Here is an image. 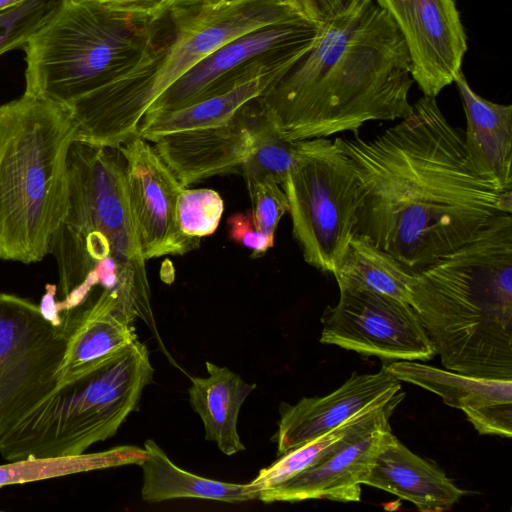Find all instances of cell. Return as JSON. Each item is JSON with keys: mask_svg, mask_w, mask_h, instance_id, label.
Returning <instances> with one entry per match:
<instances>
[{"mask_svg": "<svg viewBox=\"0 0 512 512\" xmlns=\"http://www.w3.org/2000/svg\"><path fill=\"white\" fill-rule=\"evenodd\" d=\"M206 377H191L188 398L191 408L203 423L205 439L231 456L245 450L238 433V417L242 404L256 388L240 375L224 366L205 363Z\"/></svg>", "mask_w": 512, "mask_h": 512, "instance_id": "cell-22", "label": "cell"}, {"mask_svg": "<svg viewBox=\"0 0 512 512\" xmlns=\"http://www.w3.org/2000/svg\"><path fill=\"white\" fill-rule=\"evenodd\" d=\"M76 134L60 103L24 92L0 105V260L31 264L49 254L68 208Z\"/></svg>", "mask_w": 512, "mask_h": 512, "instance_id": "cell-6", "label": "cell"}, {"mask_svg": "<svg viewBox=\"0 0 512 512\" xmlns=\"http://www.w3.org/2000/svg\"><path fill=\"white\" fill-rule=\"evenodd\" d=\"M58 287L55 284H46L45 293L39 306L42 316L54 326H62V317L57 308L56 294Z\"/></svg>", "mask_w": 512, "mask_h": 512, "instance_id": "cell-35", "label": "cell"}, {"mask_svg": "<svg viewBox=\"0 0 512 512\" xmlns=\"http://www.w3.org/2000/svg\"><path fill=\"white\" fill-rule=\"evenodd\" d=\"M382 8L398 29L404 24L413 0H374Z\"/></svg>", "mask_w": 512, "mask_h": 512, "instance_id": "cell-36", "label": "cell"}, {"mask_svg": "<svg viewBox=\"0 0 512 512\" xmlns=\"http://www.w3.org/2000/svg\"><path fill=\"white\" fill-rule=\"evenodd\" d=\"M219 0H173V4L175 3H203V2H213ZM172 4V5H173Z\"/></svg>", "mask_w": 512, "mask_h": 512, "instance_id": "cell-38", "label": "cell"}, {"mask_svg": "<svg viewBox=\"0 0 512 512\" xmlns=\"http://www.w3.org/2000/svg\"><path fill=\"white\" fill-rule=\"evenodd\" d=\"M399 390L400 381L383 366L377 373L353 374L328 395L305 397L294 405L283 403L275 434L278 455L336 428L374 402Z\"/></svg>", "mask_w": 512, "mask_h": 512, "instance_id": "cell-18", "label": "cell"}, {"mask_svg": "<svg viewBox=\"0 0 512 512\" xmlns=\"http://www.w3.org/2000/svg\"><path fill=\"white\" fill-rule=\"evenodd\" d=\"M136 61L109 83L74 101L76 140L115 147L137 133L153 102L200 61L258 28L304 19L292 0H219L175 3Z\"/></svg>", "mask_w": 512, "mask_h": 512, "instance_id": "cell-4", "label": "cell"}, {"mask_svg": "<svg viewBox=\"0 0 512 512\" xmlns=\"http://www.w3.org/2000/svg\"><path fill=\"white\" fill-rule=\"evenodd\" d=\"M224 211L220 194L212 189L183 188L176 202V221L181 232L189 237L212 235Z\"/></svg>", "mask_w": 512, "mask_h": 512, "instance_id": "cell-28", "label": "cell"}, {"mask_svg": "<svg viewBox=\"0 0 512 512\" xmlns=\"http://www.w3.org/2000/svg\"><path fill=\"white\" fill-rule=\"evenodd\" d=\"M410 74L424 96H436L462 70L467 37L454 0H413L399 29Z\"/></svg>", "mask_w": 512, "mask_h": 512, "instance_id": "cell-15", "label": "cell"}, {"mask_svg": "<svg viewBox=\"0 0 512 512\" xmlns=\"http://www.w3.org/2000/svg\"><path fill=\"white\" fill-rule=\"evenodd\" d=\"M253 220L262 232L275 237L278 224L289 211L287 195L271 176L247 183Z\"/></svg>", "mask_w": 512, "mask_h": 512, "instance_id": "cell-30", "label": "cell"}, {"mask_svg": "<svg viewBox=\"0 0 512 512\" xmlns=\"http://www.w3.org/2000/svg\"><path fill=\"white\" fill-rule=\"evenodd\" d=\"M415 272L368 239L354 235L333 276L338 286L373 291L411 305Z\"/></svg>", "mask_w": 512, "mask_h": 512, "instance_id": "cell-25", "label": "cell"}, {"mask_svg": "<svg viewBox=\"0 0 512 512\" xmlns=\"http://www.w3.org/2000/svg\"><path fill=\"white\" fill-rule=\"evenodd\" d=\"M28 0H0V11L16 6Z\"/></svg>", "mask_w": 512, "mask_h": 512, "instance_id": "cell-37", "label": "cell"}, {"mask_svg": "<svg viewBox=\"0 0 512 512\" xmlns=\"http://www.w3.org/2000/svg\"><path fill=\"white\" fill-rule=\"evenodd\" d=\"M309 43L268 56L252 73L222 93L180 109L144 115L136 134L150 141L229 121L245 105L267 93Z\"/></svg>", "mask_w": 512, "mask_h": 512, "instance_id": "cell-19", "label": "cell"}, {"mask_svg": "<svg viewBox=\"0 0 512 512\" xmlns=\"http://www.w3.org/2000/svg\"><path fill=\"white\" fill-rule=\"evenodd\" d=\"M258 107L257 98L223 124L169 133L150 142L184 188L212 176L240 173L251 150Z\"/></svg>", "mask_w": 512, "mask_h": 512, "instance_id": "cell-14", "label": "cell"}, {"mask_svg": "<svg viewBox=\"0 0 512 512\" xmlns=\"http://www.w3.org/2000/svg\"><path fill=\"white\" fill-rule=\"evenodd\" d=\"M228 237L251 250V258H260L274 246L275 237L262 232L256 226L251 211L237 212L228 220Z\"/></svg>", "mask_w": 512, "mask_h": 512, "instance_id": "cell-31", "label": "cell"}, {"mask_svg": "<svg viewBox=\"0 0 512 512\" xmlns=\"http://www.w3.org/2000/svg\"><path fill=\"white\" fill-rule=\"evenodd\" d=\"M54 0H28L0 11V56L22 48L53 5Z\"/></svg>", "mask_w": 512, "mask_h": 512, "instance_id": "cell-29", "label": "cell"}, {"mask_svg": "<svg viewBox=\"0 0 512 512\" xmlns=\"http://www.w3.org/2000/svg\"><path fill=\"white\" fill-rule=\"evenodd\" d=\"M387 369L399 381L439 395L445 404L464 413L487 405L512 402V379L484 378L400 360Z\"/></svg>", "mask_w": 512, "mask_h": 512, "instance_id": "cell-24", "label": "cell"}, {"mask_svg": "<svg viewBox=\"0 0 512 512\" xmlns=\"http://www.w3.org/2000/svg\"><path fill=\"white\" fill-rule=\"evenodd\" d=\"M338 287V302L322 316L321 343L394 361H427L436 355L409 303L373 291Z\"/></svg>", "mask_w": 512, "mask_h": 512, "instance_id": "cell-11", "label": "cell"}, {"mask_svg": "<svg viewBox=\"0 0 512 512\" xmlns=\"http://www.w3.org/2000/svg\"><path fill=\"white\" fill-rule=\"evenodd\" d=\"M413 82L399 29L374 0H359L320 27L259 101L284 138L302 141L409 116Z\"/></svg>", "mask_w": 512, "mask_h": 512, "instance_id": "cell-2", "label": "cell"}, {"mask_svg": "<svg viewBox=\"0 0 512 512\" xmlns=\"http://www.w3.org/2000/svg\"><path fill=\"white\" fill-rule=\"evenodd\" d=\"M456 83L466 115L464 140L480 172L502 191H512V105L477 94L460 70Z\"/></svg>", "mask_w": 512, "mask_h": 512, "instance_id": "cell-21", "label": "cell"}, {"mask_svg": "<svg viewBox=\"0 0 512 512\" xmlns=\"http://www.w3.org/2000/svg\"><path fill=\"white\" fill-rule=\"evenodd\" d=\"M361 483L407 500L422 512L448 510L465 494L438 467L403 445L390 427Z\"/></svg>", "mask_w": 512, "mask_h": 512, "instance_id": "cell-20", "label": "cell"}, {"mask_svg": "<svg viewBox=\"0 0 512 512\" xmlns=\"http://www.w3.org/2000/svg\"><path fill=\"white\" fill-rule=\"evenodd\" d=\"M68 208L50 246L60 299L76 287L106 292L145 324L155 319L146 260L132 214L121 153L79 145L67 158Z\"/></svg>", "mask_w": 512, "mask_h": 512, "instance_id": "cell-5", "label": "cell"}, {"mask_svg": "<svg viewBox=\"0 0 512 512\" xmlns=\"http://www.w3.org/2000/svg\"><path fill=\"white\" fill-rule=\"evenodd\" d=\"M139 339L78 380L54 390L0 435L6 461L78 455L114 436L153 381Z\"/></svg>", "mask_w": 512, "mask_h": 512, "instance_id": "cell-8", "label": "cell"}, {"mask_svg": "<svg viewBox=\"0 0 512 512\" xmlns=\"http://www.w3.org/2000/svg\"><path fill=\"white\" fill-rule=\"evenodd\" d=\"M281 187L305 262L333 275L357 221L358 188L349 158L326 137L297 141Z\"/></svg>", "mask_w": 512, "mask_h": 512, "instance_id": "cell-9", "label": "cell"}, {"mask_svg": "<svg viewBox=\"0 0 512 512\" xmlns=\"http://www.w3.org/2000/svg\"><path fill=\"white\" fill-rule=\"evenodd\" d=\"M299 14L318 26L341 16L359 0H293Z\"/></svg>", "mask_w": 512, "mask_h": 512, "instance_id": "cell-33", "label": "cell"}, {"mask_svg": "<svg viewBox=\"0 0 512 512\" xmlns=\"http://www.w3.org/2000/svg\"><path fill=\"white\" fill-rule=\"evenodd\" d=\"M61 317L66 340L57 371L58 388L78 380L138 340L136 315L105 292Z\"/></svg>", "mask_w": 512, "mask_h": 512, "instance_id": "cell-17", "label": "cell"}, {"mask_svg": "<svg viewBox=\"0 0 512 512\" xmlns=\"http://www.w3.org/2000/svg\"><path fill=\"white\" fill-rule=\"evenodd\" d=\"M65 340L38 304L0 292V435L58 388Z\"/></svg>", "mask_w": 512, "mask_h": 512, "instance_id": "cell-10", "label": "cell"}, {"mask_svg": "<svg viewBox=\"0 0 512 512\" xmlns=\"http://www.w3.org/2000/svg\"><path fill=\"white\" fill-rule=\"evenodd\" d=\"M465 414L480 434L512 436V402L487 405Z\"/></svg>", "mask_w": 512, "mask_h": 512, "instance_id": "cell-32", "label": "cell"}, {"mask_svg": "<svg viewBox=\"0 0 512 512\" xmlns=\"http://www.w3.org/2000/svg\"><path fill=\"white\" fill-rule=\"evenodd\" d=\"M117 148L124 159L129 204L145 260L198 249L200 238L183 234L176 221V202L184 187L153 144L134 134Z\"/></svg>", "mask_w": 512, "mask_h": 512, "instance_id": "cell-13", "label": "cell"}, {"mask_svg": "<svg viewBox=\"0 0 512 512\" xmlns=\"http://www.w3.org/2000/svg\"><path fill=\"white\" fill-rule=\"evenodd\" d=\"M411 306L442 365L512 379V215L415 272Z\"/></svg>", "mask_w": 512, "mask_h": 512, "instance_id": "cell-3", "label": "cell"}, {"mask_svg": "<svg viewBox=\"0 0 512 512\" xmlns=\"http://www.w3.org/2000/svg\"><path fill=\"white\" fill-rule=\"evenodd\" d=\"M320 27L305 19H293L241 35L190 69L144 115L180 109L222 93L252 73L268 56L309 43Z\"/></svg>", "mask_w": 512, "mask_h": 512, "instance_id": "cell-12", "label": "cell"}, {"mask_svg": "<svg viewBox=\"0 0 512 512\" xmlns=\"http://www.w3.org/2000/svg\"><path fill=\"white\" fill-rule=\"evenodd\" d=\"M107 7L148 22L164 16L173 0H96Z\"/></svg>", "mask_w": 512, "mask_h": 512, "instance_id": "cell-34", "label": "cell"}, {"mask_svg": "<svg viewBox=\"0 0 512 512\" xmlns=\"http://www.w3.org/2000/svg\"><path fill=\"white\" fill-rule=\"evenodd\" d=\"M358 188L354 235L362 236L413 271L469 241L486 223L512 213L502 191L473 162L464 134L435 98L373 139L338 137Z\"/></svg>", "mask_w": 512, "mask_h": 512, "instance_id": "cell-1", "label": "cell"}, {"mask_svg": "<svg viewBox=\"0 0 512 512\" xmlns=\"http://www.w3.org/2000/svg\"><path fill=\"white\" fill-rule=\"evenodd\" d=\"M154 29L96 0H54L22 47L24 92L68 107L130 69Z\"/></svg>", "mask_w": 512, "mask_h": 512, "instance_id": "cell-7", "label": "cell"}, {"mask_svg": "<svg viewBox=\"0 0 512 512\" xmlns=\"http://www.w3.org/2000/svg\"><path fill=\"white\" fill-rule=\"evenodd\" d=\"M258 104L251 150L240 173L246 183L271 176L282 185L293 164L297 141L284 138L263 110L259 98Z\"/></svg>", "mask_w": 512, "mask_h": 512, "instance_id": "cell-27", "label": "cell"}, {"mask_svg": "<svg viewBox=\"0 0 512 512\" xmlns=\"http://www.w3.org/2000/svg\"><path fill=\"white\" fill-rule=\"evenodd\" d=\"M146 457L145 448L123 445L88 454L8 461L0 465V487L123 465H140Z\"/></svg>", "mask_w": 512, "mask_h": 512, "instance_id": "cell-26", "label": "cell"}, {"mask_svg": "<svg viewBox=\"0 0 512 512\" xmlns=\"http://www.w3.org/2000/svg\"><path fill=\"white\" fill-rule=\"evenodd\" d=\"M393 412L389 410L358 428L332 452L294 477L260 491L258 500L264 503L309 499L359 501L361 479L379 448L383 432L390 427Z\"/></svg>", "mask_w": 512, "mask_h": 512, "instance_id": "cell-16", "label": "cell"}, {"mask_svg": "<svg viewBox=\"0 0 512 512\" xmlns=\"http://www.w3.org/2000/svg\"><path fill=\"white\" fill-rule=\"evenodd\" d=\"M147 457L139 465L143 472L142 499L159 503L177 498H199L227 503L258 499L250 483L236 484L209 479L177 466L152 439L144 443Z\"/></svg>", "mask_w": 512, "mask_h": 512, "instance_id": "cell-23", "label": "cell"}]
</instances>
